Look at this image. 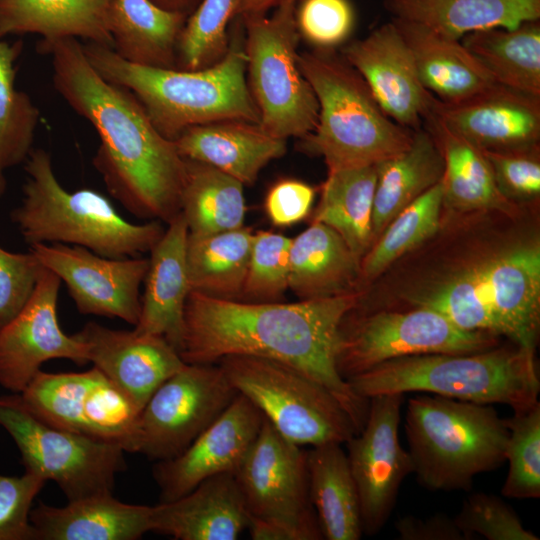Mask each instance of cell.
Here are the masks:
<instances>
[{"label": "cell", "mask_w": 540, "mask_h": 540, "mask_svg": "<svg viewBox=\"0 0 540 540\" xmlns=\"http://www.w3.org/2000/svg\"><path fill=\"white\" fill-rule=\"evenodd\" d=\"M401 540H468L454 518L438 513L427 518L406 515L395 522Z\"/></svg>", "instance_id": "50"}, {"label": "cell", "mask_w": 540, "mask_h": 540, "mask_svg": "<svg viewBox=\"0 0 540 540\" xmlns=\"http://www.w3.org/2000/svg\"><path fill=\"white\" fill-rule=\"evenodd\" d=\"M285 0H238L236 16L265 13ZM298 2V0H296Z\"/></svg>", "instance_id": "52"}, {"label": "cell", "mask_w": 540, "mask_h": 540, "mask_svg": "<svg viewBox=\"0 0 540 540\" xmlns=\"http://www.w3.org/2000/svg\"><path fill=\"white\" fill-rule=\"evenodd\" d=\"M404 394L369 398L363 428L347 445V458L361 510L363 534H377L388 521L403 480L413 473L408 450L399 441Z\"/></svg>", "instance_id": "16"}, {"label": "cell", "mask_w": 540, "mask_h": 540, "mask_svg": "<svg viewBox=\"0 0 540 540\" xmlns=\"http://www.w3.org/2000/svg\"><path fill=\"white\" fill-rule=\"evenodd\" d=\"M430 111L449 129L487 151L539 146L540 97L503 85L456 103L433 96Z\"/></svg>", "instance_id": "22"}, {"label": "cell", "mask_w": 540, "mask_h": 540, "mask_svg": "<svg viewBox=\"0 0 540 540\" xmlns=\"http://www.w3.org/2000/svg\"><path fill=\"white\" fill-rule=\"evenodd\" d=\"M19 395L33 413L57 427L138 452L141 410L95 367L40 370Z\"/></svg>", "instance_id": "13"}, {"label": "cell", "mask_w": 540, "mask_h": 540, "mask_svg": "<svg viewBox=\"0 0 540 540\" xmlns=\"http://www.w3.org/2000/svg\"><path fill=\"white\" fill-rule=\"evenodd\" d=\"M21 42L0 38V199L5 193L6 171L29 156L40 121L39 109L15 87V62Z\"/></svg>", "instance_id": "39"}, {"label": "cell", "mask_w": 540, "mask_h": 540, "mask_svg": "<svg viewBox=\"0 0 540 540\" xmlns=\"http://www.w3.org/2000/svg\"><path fill=\"white\" fill-rule=\"evenodd\" d=\"M310 501L324 539L359 540L363 535L360 502L342 444L307 450Z\"/></svg>", "instance_id": "34"}, {"label": "cell", "mask_w": 540, "mask_h": 540, "mask_svg": "<svg viewBox=\"0 0 540 540\" xmlns=\"http://www.w3.org/2000/svg\"><path fill=\"white\" fill-rule=\"evenodd\" d=\"M174 142L184 159L209 164L243 185L253 184L270 161L286 152V140L245 121L193 126Z\"/></svg>", "instance_id": "25"}, {"label": "cell", "mask_w": 540, "mask_h": 540, "mask_svg": "<svg viewBox=\"0 0 540 540\" xmlns=\"http://www.w3.org/2000/svg\"><path fill=\"white\" fill-rule=\"evenodd\" d=\"M483 151L503 197L512 203L539 197V146L510 151Z\"/></svg>", "instance_id": "47"}, {"label": "cell", "mask_w": 540, "mask_h": 540, "mask_svg": "<svg viewBox=\"0 0 540 540\" xmlns=\"http://www.w3.org/2000/svg\"><path fill=\"white\" fill-rule=\"evenodd\" d=\"M383 6L392 18L457 40L480 30L513 29L540 20V0H384Z\"/></svg>", "instance_id": "30"}, {"label": "cell", "mask_w": 540, "mask_h": 540, "mask_svg": "<svg viewBox=\"0 0 540 540\" xmlns=\"http://www.w3.org/2000/svg\"><path fill=\"white\" fill-rule=\"evenodd\" d=\"M364 399L424 392L481 404H505L513 412L538 403L535 351L514 343L467 354H423L385 361L347 380Z\"/></svg>", "instance_id": "5"}, {"label": "cell", "mask_w": 540, "mask_h": 540, "mask_svg": "<svg viewBox=\"0 0 540 540\" xmlns=\"http://www.w3.org/2000/svg\"><path fill=\"white\" fill-rule=\"evenodd\" d=\"M497 336L458 328L424 307L379 311L346 321L339 331L336 367L346 381L396 358L423 354H467L497 346Z\"/></svg>", "instance_id": "12"}, {"label": "cell", "mask_w": 540, "mask_h": 540, "mask_svg": "<svg viewBox=\"0 0 540 540\" xmlns=\"http://www.w3.org/2000/svg\"><path fill=\"white\" fill-rule=\"evenodd\" d=\"M111 0H0V38L37 34L41 40L74 38L112 48Z\"/></svg>", "instance_id": "31"}, {"label": "cell", "mask_w": 540, "mask_h": 540, "mask_svg": "<svg viewBox=\"0 0 540 540\" xmlns=\"http://www.w3.org/2000/svg\"><path fill=\"white\" fill-rule=\"evenodd\" d=\"M360 263L335 230L312 222L292 238L289 289L299 300L353 293L360 280Z\"/></svg>", "instance_id": "28"}, {"label": "cell", "mask_w": 540, "mask_h": 540, "mask_svg": "<svg viewBox=\"0 0 540 540\" xmlns=\"http://www.w3.org/2000/svg\"><path fill=\"white\" fill-rule=\"evenodd\" d=\"M187 13L152 0H111L108 30L112 49L138 65L176 68V52Z\"/></svg>", "instance_id": "29"}, {"label": "cell", "mask_w": 540, "mask_h": 540, "mask_svg": "<svg viewBox=\"0 0 540 540\" xmlns=\"http://www.w3.org/2000/svg\"><path fill=\"white\" fill-rule=\"evenodd\" d=\"M46 482L28 470L19 477L0 475V540H37L30 512Z\"/></svg>", "instance_id": "46"}, {"label": "cell", "mask_w": 540, "mask_h": 540, "mask_svg": "<svg viewBox=\"0 0 540 540\" xmlns=\"http://www.w3.org/2000/svg\"><path fill=\"white\" fill-rule=\"evenodd\" d=\"M314 197L313 187L302 181H279L267 193L265 210L275 226L293 225L309 215Z\"/></svg>", "instance_id": "49"}, {"label": "cell", "mask_w": 540, "mask_h": 540, "mask_svg": "<svg viewBox=\"0 0 540 540\" xmlns=\"http://www.w3.org/2000/svg\"><path fill=\"white\" fill-rule=\"evenodd\" d=\"M24 163L22 200L10 217L30 246L61 243L103 257L126 258L150 252L162 237L165 229L160 221L134 224L102 193L88 188L66 190L44 149H32Z\"/></svg>", "instance_id": "6"}, {"label": "cell", "mask_w": 540, "mask_h": 540, "mask_svg": "<svg viewBox=\"0 0 540 540\" xmlns=\"http://www.w3.org/2000/svg\"><path fill=\"white\" fill-rule=\"evenodd\" d=\"M237 395L218 364L186 363L141 410L138 452L156 462L176 457Z\"/></svg>", "instance_id": "14"}, {"label": "cell", "mask_w": 540, "mask_h": 540, "mask_svg": "<svg viewBox=\"0 0 540 540\" xmlns=\"http://www.w3.org/2000/svg\"><path fill=\"white\" fill-rule=\"evenodd\" d=\"M188 227L181 212L150 251L140 316L134 330L165 338L180 354L190 292L186 265Z\"/></svg>", "instance_id": "24"}, {"label": "cell", "mask_w": 540, "mask_h": 540, "mask_svg": "<svg viewBox=\"0 0 540 540\" xmlns=\"http://www.w3.org/2000/svg\"><path fill=\"white\" fill-rule=\"evenodd\" d=\"M409 46L423 87L444 103H456L497 84L462 44L423 25L391 18Z\"/></svg>", "instance_id": "27"}, {"label": "cell", "mask_w": 540, "mask_h": 540, "mask_svg": "<svg viewBox=\"0 0 540 540\" xmlns=\"http://www.w3.org/2000/svg\"><path fill=\"white\" fill-rule=\"evenodd\" d=\"M423 126L433 135L444 160L443 206L458 212H513L499 192L482 149L444 125L430 110Z\"/></svg>", "instance_id": "32"}, {"label": "cell", "mask_w": 540, "mask_h": 540, "mask_svg": "<svg viewBox=\"0 0 540 540\" xmlns=\"http://www.w3.org/2000/svg\"><path fill=\"white\" fill-rule=\"evenodd\" d=\"M152 511L153 506L123 503L111 493L63 507L39 503L30 521L37 540H135L151 531Z\"/></svg>", "instance_id": "26"}, {"label": "cell", "mask_w": 540, "mask_h": 540, "mask_svg": "<svg viewBox=\"0 0 540 540\" xmlns=\"http://www.w3.org/2000/svg\"><path fill=\"white\" fill-rule=\"evenodd\" d=\"M358 301L356 292L288 303L223 300L190 291L180 356L187 364H216L231 355L287 364L327 388L358 433L369 399L357 395L336 367L340 326Z\"/></svg>", "instance_id": "2"}, {"label": "cell", "mask_w": 540, "mask_h": 540, "mask_svg": "<svg viewBox=\"0 0 540 540\" xmlns=\"http://www.w3.org/2000/svg\"><path fill=\"white\" fill-rule=\"evenodd\" d=\"M73 336L86 345L93 367L140 410L155 390L186 364L158 335L114 330L91 321Z\"/></svg>", "instance_id": "21"}, {"label": "cell", "mask_w": 540, "mask_h": 540, "mask_svg": "<svg viewBox=\"0 0 540 540\" xmlns=\"http://www.w3.org/2000/svg\"><path fill=\"white\" fill-rule=\"evenodd\" d=\"M43 265L28 253H13L0 247V330L30 299Z\"/></svg>", "instance_id": "48"}, {"label": "cell", "mask_w": 540, "mask_h": 540, "mask_svg": "<svg viewBox=\"0 0 540 540\" xmlns=\"http://www.w3.org/2000/svg\"><path fill=\"white\" fill-rule=\"evenodd\" d=\"M30 251L64 282L80 313L137 324L148 258H108L61 243L34 244Z\"/></svg>", "instance_id": "17"}, {"label": "cell", "mask_w": 540, "mask_h": 540, "mask_svg": "<svg viewBox=\"0 0 540 540\" xmlns=\"http://www.w3.org/2000/svg\"><path fill=\"white\" fill-rule=\"evenodd\" d=\"M383 111L412 131L423 126L433 95L422 85L412 52L391 20L342 49Z\"/></svg>", "instance_id": "20"}, {"label": "cell", "mask_w": 540, "mask_h": 540, "mask_svg": "<svg viewBox=\"0 0 540 540\" xmlns=\"http://www.w3.org/2000/svg\"><path fill=\"white\" fill-rule=\"evenodd\" d=\"M243 186L209 164L186 160L180 212L189 233L212 234L243 227Z\"/></svg>", "instance_id": "38"}, {"label": "cell", "mask_w": 540, "mask_h": 540, "mask_svg": "<svg viewBox=\"0 0 540 540\" xmlns=\"http://www.w3.org/2000/svg\"><path fill=\"white\" fill-rule=\"evenodd\" d=\"M460 41L497 84L540 97V20L472 32Z\"/></svg>", "instance_id": "36"}, {"label": "cell", "mask_w": 540, "mask_h": 540, "mask_svg": "<svg viewBox=\"0 0 540 540\" xmlns=\"http://www.w3.org/2000/svg\"><path fill=\"white\" fill-rule=\"evenodd\" d=\"M443 182L403 208L375 240L360 263V279H375L405 253L434 236L440 227Z\"/></svg>", "instance_id": "40"}, {"label": "cell", "mask_w": 540, "mask_h": 540, "mask_svg": "<svg viewBox=\"0 0 540 540\" xmlns=\"http://www.w3.org/2000/svg\"><path fill=\"white\" fill-rule=\"evenodd\" d=\"M262 422L260 410L238 393L182 453L156 462L153 476L160 490V502L175 500L212 476L235 473Z\"/></svg>", "instance_id": "19"}, {"label": "cell", "mask_w": 540, "mask_h": 540, "mask_svg": "<svg viewBox=\"0 0 540 540\" xmlns=\"http://www.w3.org/2000/svg\"><path fill=\"white\" fill-rule=\"evenodd\" d=\"M509 429L505 460L508 473L502 496L512 499L540 497V403L514 412L506 419Z\"/></svg>", "instance_id": "42"}, {"label": "cell", "mask_w": 540, "mask_h": 540, "mask_svg": "<svg viewBox=\"0 0 540 540\" xmlns=\"http://www.w3.org/2000/svg\"><path fill=\"white\" fill-rule=\"evenodd\" d=\"M96 71L129 90L157 130L176 140L193 126L221 121L259 124V112L246 81L245 47L235 42L215 64L197 70L130 63L107 46L83 44Z\"/></svg>", "instance_id": "3"}, {"label": "cell", "mask_w": 540, "mask_h": 540, "mask_svg": "<svg viewBox=\"0 0 540 540\" xmlns=\"http://www.w3.org/2000/svg\"><path fill=\"white\" fill-rule=\"evenodd\" d=\"M291 242L280 233H254L241 301L282 300L289 289Z\"/></svg>", "instance_id": "43"}, {"label": "cell", "mask_w": 540, "mask_h": 540, "mask_svg": "<svg viewBox=\"0 0 540 540\" xmlns=\"http://www.w3.org/2000/svg\"><path fill=\"white\" fill-rule=\"evenodd\" d=\"M296 24L300 36L310 43L330 49L343 43L355 21L349 0H298Z\"/></svg>", "instance_id": "45"}, {"label": "cell", "mask_w": 540, "mask_h": 540, "mask_svg": "<svg viewBox=\"0 0 540 540\" xmlns=\"http://www.w3.org/2000/svg\"><path fill=\"white\" fill-rule=\"evenodd\" d=\"M299 65L319 106L306 148L324 158L328 172L375 166L410 146L413 131L383 111L344 59L326 52L304 53Z\"/></svg>", "instance_id": "8"}, {"label": "cell", "mask_w": 540, "mask_h": 540, "mask_svg": "<svg viewBox=\"0 0 540 540\" xmlns=\"http://www.w3.org/2000/svg\"><path fill=\"white\" fill-rule=\"evenodd\" d=\"M234 474L250 516L294 524L324 539L310 501L307 450L265 417Z\"/></svg>", "instance_id": "15"}, {"label": "cell", "mask_w": 540, "mask_h": 540, "mask_svg": "<svg viewBox=\"0 0 540 540\" xmlns=\"http://www.w3.org/2000/svg\"><path fill=\"white\" fill-rule=\"evenodd\" d=\"M376 165L328 172L312 222L335 230L360 260L372 245Z\"/></svg>", "instance_id": "37"}, {"label": "cell", "mask_w": 540, "mask_h": 540, "mask_svg": "<svg viewBox=\"0 0 540 540\" xmlns=\"http://www.w3.org/2000/svg\"><path fill=\"white\" fill-rule=\"evenodd\" d=\"M54 88L99 137L92 163L112 197L134 216L168 224L181 211L186 160L126 88L89 62L78 39L40 40Z\"/></svg>", "instance_id": "1"}, {"label": "cell", "mask_w": 540, "mask_h": 540, "mask_svg": "<svg viewBox=\"0 0 540 540\" xmlns=\"http://www.w3.org/2000/svg\"><path fill=\"white\" fill-rule=\"evenodd\" d=\"M249 519L235 474L222 473L153 506L151 531L177 540H235Z\"/></svg>", "instance_id": "23"}, {"label": "cell", "mask_w": 540, "mask_h": 540, "mask_svg": "<svg viewBox=\"0 0 540 540\" xmlns=\"http://www.w3.org/2000/svg\"><path fill=\"white\" fill-rule=\"evenodd\" d=\"M462 330L504 336L536 351L540 322V246L520 243L468 265L408 297Z\"/></svg>", "instance_id": "4"}, {"label": "cell", "mask_w": 540, "mask_h": 540, "mask_svg": "<svg viewBox=\"0 0 540 540\" xmlns=\"http://www.w3.org/2000/svg\"><path fill=\"white\" fill-rule=\"evenodd\" d=\"M296 5V0H285L271 16L240 17L246 29L249 90L259 125L284 140L312 133L319 112L315 93L299 65Z\"/></svg>", "instance_id": "9"}, {"label": "cell", "mask_w": 540, "mask_h": 540, "mask_svg": "<svg viewBox=\"0 0 540 540\" xmlns=\"http://www.w3.org/2000/svg\"><path fill=\"white\" fill-rule=\"evenodd\" d=\"M468 540H539L527 530L516 512L500 497L483 492L467 497L454 518Z\"/></svg>", "instance_id": "44"}, {"label": "cell", "mask_w": 540, "mask_h": 540, "mask_svg": "<svg viewBox=\"0 0 540 540\" xmlns=\"http://www.w3.org/2000/svg\"><path fill=\"white\" fill-rule=\"evenodd\" d=\"M238 0H200L180 33L178 69L197 70L218 62L227 52V27L236 17Z\"/></svg>", "instance_id": "41"}, {"label": "cell", "mask_w": 540, "mask_h": 540, "mask_svg": "<svg viewBox=\"0 0 540 540\" xmlns=\"http://www.w3.org/2000/svg\"><path fill=\"white\" fill-rule=\"evenodd\" d=\"M216 364L235 390L297 445L344 444L357 433L351 417L327 388L287 364L249 355L227 356Z\"/></svg>", "instance_id": "10"}, {"label": "cell", "mask_w": 540, "mask_h": 540, "mask_svg": "<svg viewBox=\"0 0 540 540\" xmlns=\"http://www.w3.org/2000/svg\"><path fill=\"white\" fill-rule=\"evenodd\" d=\"M404 430L413 473L432 491H469L505 461L509 429L491 404L419 394L408 401Z\"/></svg>", "instance_id": "7"}, {"label": "cell", "mask_w": 540, "mask_h": 540, "mask_svg": "<svg viewBox=\"0 0 540 540\" xmlns=\"http://www.w3.org/2000/svg\"><path fill=\"white\" fill-rule=\"evenodd\" d=\"M254 233L243 226L212 233H188L186 265L190 291L241 301Z\"/></svg>", "instance_id": "35"}, {"label": "cell", "mask_w": 540, "mask_h": 540, "mask_svg": "<svg viewBox=\"0 0 540 540\" xmlns=\"http://www.w3.org/2000/svg\"><path fill=\"white\" fill-rule=\"evenodd\" d=\"M443 173L442 153L424 126L413 131L412 142L406 150L378 163L372 244L403 208L439 183Z\"/></svg>", "instance_id": "33"}, {"label": "cell", "mask_w": 540, "mask_h": 540, "mask_svg": "<svg viewBox=\"0 0 540 540\" xmlns=\"http://www.w3.org/2000/svg\"><path fill=\"white\" fill-rule=\"evenodd\" d=\"M61 280L45 268L23 309L0 330V385L20 394L52 359L89 363L86 345L65 334L57 319Z\"/></svg>", "instance_id": "18"}, {"label": "cell", "mask_w": 540, "mask_h": 540, "mask_svg": "<svg viewBox=\"0 0 540 540\" xmlns=\"http://www.w3.org/2000/svg\"><path fill=\"white\" fill-rule=\"evenodd\" d=\"M0 427L16 443L25 470L56 482L68 501L111 494L126 467L120 446L45 421L17 393L0 396Z\"/></svg>", "instance_id": "11"}, {"label": "cell", "mask_w": 540, "mask_h": 540, "mask_svg": "<svg viewBox=\"0 0 540 540\" xmlns=\"http://www.w3.org/2000/svg\"><path fill=\"white\" fill-rule=\"evenodd\" d=\"M247 530L253 540H315L297 525L253 516H250Z\"/></svg>", "instance_id": "51"}, {"label": "cell", "mask_w": 540, "mask_h": 540, "mask_svg": "<svg viewBox=\"0 0 540 540\" xmlns=\"http://www.w3.org/2000/svg\"><path fill=\"white\" fill-rule=\"evenodd\" d=\"M156 4L170 10L181 11L188 14L189 9L194 6L197 0H152Z\"/></svg>", "instance_id": "53"}]
</instances>
